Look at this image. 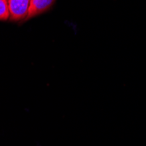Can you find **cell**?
Here are the masks:
<instances>
[{
  "label": "cell",
  "instance_id": "1",
  "mask_svg": "<svg viewBox=\"0 0 146 146\" xmlns=\"http://www.w3.org/2000/svg\"><path fill=\"white\" fill-rule=\"evenodd\" d=\"M31 0H8L9 20L19 21L27 17Z\"/></svg>",
  "mask_w": 146,
  "mask_h": 146
},
{
  "label": "cell",
  "instance_id": "3",
  "mask_svg": "<svg viewBox=\"0 0 146 146\" xmlns=\"http://www.w3.org/2000/svg\"><path fill=\"white\" fill-rule=\"evenodd\" d=\"M10 17L8 0H0V20H8Z\"/></svg>",
  "mask_w": 146,
  "mask_h": 146
},
{
  "label": "cell",
  "instance_id": "2",
  "mask_svg": "<svg viewBox=\"0 0 146 146\" xmlns=\"http://www.w3.org/2000/svg\"><path fill=\"white\" fill-rule=\"evenodd\" d=\"M54 2L55 0H31L26 19H32L46 11Z\"/></svg>",
  "mask_w": 146,
  "mask_h": 146
}]
</instances>
